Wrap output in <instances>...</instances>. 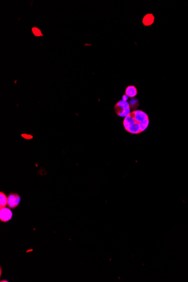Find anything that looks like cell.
<instances>
[{
  "label": "cell",
  "instance_id": "3",
  "mask_svg": "<svg viewBox=\"0 0 188 282\" xmlns=\"http://www.w3.org/2000/svg\"><path fill=\"white\" fill-rule=\"evenodd\" d=\"M136 122V121H135L134 115L131 112L128 116L125 117V119L123 120V126L126 130L127 131Z\"/></svg>",
  "mask_w": 188,
  "mask_h": 282
},
{
  "label": "cell",
  "instance_id": "8",
  "mask_svg": "<svg viewBox=\"0 0 188 282\" xmlns=\"http://www.w3.org/2000/svg\"><path fill=\"white\" fill-rule=\"evenodd\" d=\"M154 20V16L151 14H149L145 16L143 20V23L145 25H151L153 23Z\"/></svg>",
  "mask_w": 188,
  "mask_h": 282
},
{
  "label": "cell",
  "instance_id": "7",
  "mask_svg": "<svg viewBox=\"0 0 188 282\" xmlns=\"http://www.w3.org/2000/svg\"><path fill=\"white\" fill-rule=\"evenodd\" d=\"M127 131H128L132 134H138L141 133V130L140 128L139 123L136 122L134 125L132 126Z\"/></svg>",
  "mask_w": 188,
  "mask_h": 282
},
{
  "label": "cell",
  "instance_id": "14",
  "mask_svg": "<svg viewBox=\"0 0 188 282\" xmlns=\"http://www.w3.org/2000/svg\"><path fill=\"white\" fill-rule=\"evenodd\" d=\"M128 98H129V97H128L126 95H123V96L122 100L126 101H127V99H128Z\"/></svg>",
  "mask_w": 188,
  "mask_h": 282
},
{
  "label": "cell",
  "instance_id": "12",
  "mask_svg": "<svg viewBox=\"0 0 188 282\" xmlns=\"http://www.w3.org/2000/svg\"><path fill=\"white\" fill-rule=\"evenodd\" d=\"M129 103L130 104V108H131L132 109L137 108L139 105V103L136 99H132L130 100Z\"/></svg>",
  "mask_w": 188,
  "mask_h": 282
},
{
  "label": "cell",
  "instance_id": "2",
  "mask_svg": "<svg viewBox=\"0 0 188 282\" xmlns=\"http://www.w3.org/2000/svg\"><path fill=\"white\" fill-rule=\"evenodd\" d=\"M13 216V213L11 210L8 208L4 207L1 209L0 211V219L2 222H7L11 219Z\"/></svg>",
  "mask_w": 188,
  "mask_h": 282
},
{
  "label": "cell",
  "instance_id": "1",
  "mask_svg": "<svg viewBox=\"0 0 188 282\" xmlns=\"http://www.w3.org/2000/svg\"><path fill=\"white\" fill-rule=\"evenodd\" d=\"M20 201L19 195L15 193H11L7 197V205L11 208H15L18 206Z\"/></svg>",
  "mask_w": 188,
  "mask_h": 282
},
{
  "label": "cell",
  "instance_id": "5",
  "mask_svg": "<svg viewBox=\"0 0 188 282\" xmlns=\"http://www.w3.org/2000/svg\"><path fill=\"white\" fill-rule=\"evenodd\" d=\"M125 94L130 98H133L138 94V90L134 86H129L126 89Z\"/></svg>",
  "mask_w": 188,
  "mask_h": 282
},
{
  "label": "cell",
  "instance_id": "10",
  "mask_svg": "<svg viewBox=\"0 0 188 282\" xmlns=\"http://www.w3.org/2000/svg\"><path fill=\"white\" fill-rule=\"evenodd\" d=\"M130 113H131L130 112V108H126V109H123L119 110L118 112H116V114L118 116H120V117H125L126 116H127L129 114H130Z\"/></svg>",
  "mask_w": 188,
  "mask_h": 282
},
{
  "label": "cell",
  "instance_id": "11",
  "mask_svg": "<svg viewBox=\"0 0 188 282\" xmlns=\"http://www.w3.org/2000/svg\"><path fill=\"white\" fill-rule=\"evenodd\" d=\"M149 118L145 119L144 121H143L139 123L140 128L141 132L144 131L146 130V129L147 127V126L149 125Z\"/></svg>",
  "mask_w": 188,
  "mask_h": 282
},
{
  "label": "cell",
  "instance_id": "13",
  "mask_svg": "<svg viewBox=\"0 0 188 282\" xmlns=\"http://www.w3.org/2000/svg\"><path fill=\"white\" fill-rule=\"evenodd\" d=\"M32 31L33 32L34 35L36 36H41V31L40 29L37 28H33V29H32Z\"/></svg>",
  "mask_w": 188,
  "mask_h": 282
},
{
  "label": "cell",
  "instance_id": "9",
  "mask_svg": "<svg viewBox=\"0 0 188 282\" xmlns=\"http://www.w3.org/2000/svg\"><path fill=\"white\" fill-rule=\"evenodd\" d=\"M7 205V197L2 192L0 193V208L1 209Z\"/></svg>",
  "mask_w": 188,
  "mask_h": 282
},
{
  "label": "cell",
  "instance_id": "6",
  "mask_svg": "<svg viewBox=\"0 0 188 282\" xmlns=\"http://www.w3.org/2000/svg\"><path fill=\"white\" fill-rule=\"evenodd\" d=\"M128 108H130V104L129 103L126 101L121 100L119 101L116 104L114 109H115V112L116 113L121 110Z\"/></svg>",
  "mask_w": 188,
  "mask_h": 282
},
{
  "label": "cell",
  "instance_id": "4",
  "mask_svg": "<svg viewBox=\"0 0 188 282\" xmlns=\"http://www.w3.org/2000/svg\"><path fill=\"white\" fill-rule=\"evenodd\" d=\"M132 113L134 115L135 121L137 122H141L145 119L148 118V116L147 114V113H145L144 112H143V111H141L140 110H134Z\"/></svg>",
  "mask_w": 188,
  "mask_h": 282
}]
</instances>
